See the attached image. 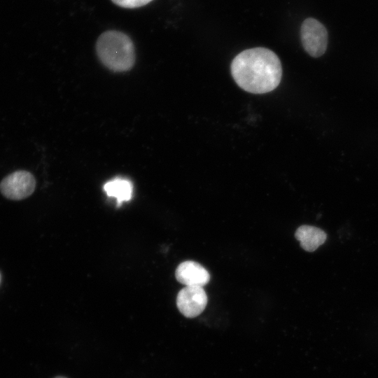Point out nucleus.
I'll list each match as a JSON object with an SVG mask.
<instances>
[{
	"label": "nucleus",
	"instance_id": "f257e3e1",
	"mask_svg": "<svg viewBox=\"0 0 378 378\" xmlns=\"http://www.w3.org/2000/svg\"><path fill=\"white\" fill-rule=\"evenodd\" d=\"M231 73L236 83L244 90L263 94L279 85L282 68L273 51L265 48H253L241 52L234 58Z\"/></svg>",
	"mask_w": 378,
	"mask_h": 378
},
{
	"label": "nucleus",
	"instance_id": "f03ea898",
	"mask_svg": "<svg viewBox=\"0 0 378 378\" xmlns=\"http://www.w3.org/2000/svg\"><path fill=\"white\" fill-rule=\"evenodd\" d=\"M95 50L99 61L112 71H127L134 65V45L130 37L122 31L107 30L103 32L97 40Z\"/></svg>",
	"mask_w": 378,
	"mask_h": 378
},
{
	"label": "nucleus",
	"instance_id": "7ed1b4c3",
	"mask_svg": "<svg viewBox=\"0 0 378 378\" xmlns=\"http://www.w3.org/2000/svg\"><path fill=\"white\" fill-rule=\"evenodd\" d=\"M301 41L305 51L313 57L323 55L328 46L326 28L317 20L305 19L300 28Z\"/></svg>",
	"mask_w": 378,
	"mask_h": 378
},
{
	"label": "nucleus",
	"instance_id": "20e7f679",
	"mask_svg": "<svg viewBox=\"0 0 378 378\" xmlns=\"http://www.w3.org/2000/svg\"><path fill=\"white\" fill-rule=\"evenodd\" d=\"M36 188V180L29 172L20 170L5 177L0 183L2 195L10 200H20L30 196Z\"/></svg>",
	"mask_w": 378,
	"mask_h": 378
},
{
	"label": "nucleus",
	"instance_id": "39448f33",
	"mask_svg": "<svg viewBox=\"0 0 378 378\" xmlns=\"http://www.w3.org/2000/svg\"><path fill=\"white\" fill-rule=\"evenodd\" d=\"M207 304V295L200 286H186L176 297V305L180 312L188 318L200 315Z\"/></svg>",
	"mask_w": 378,
	"mask_h": 378
},
{
	"label": "nucleus",
	"instance_id": "423d86ee",
	"mask_svg": "<svg viewBox=\"0 0 378 378\" xmlns=\"http://www.w3.org/2000/svg\"><path fill=\"white\" fill-rule=\"evenodd\" d=\"M176 280L186 286L203 287L210 280L209 272L200 264L192 260L181 262L176 268Z\"/></svg>",
	"mask_w": 378,
	"mask_h": 378
},
{
	"label": "nucleus",
	"instance_id": "0eeeda50",
	"mask_svg": "<svg viewBox=\"0 0 378 378\" xmlns=\"http://www.w3.org/2000/svg\"><path fill=\"white\" fill-rule=\"evenodd\" d=\"M295 237L300 241L301 247L309 252L316 250L327 239L323 230L311 225L300 226L295 231Z\"/></svg>",
	"mask_w": 378,
	"mask_h": 378
},
{
	"label": "nucleus",
	"instance_id": "6e6552de",
	"mask_svg": "<svg viewBox=\"0 0 378 378\" xmlns=\"http://www.w3.org/2000/svg\"><path fill=\"white\" fill-rule=\"evenodd\" d=\"M104 190L108 197H115L117 205L120 206L122 202L129 201L132 198L133 186L128 179L115 178L104 184Z\"/></svg>",
	"mask_w": 378,
	"mask_h": 378
},
{
	"label": "nucleus",
	"instance_id": "1a4fd4ad",
	"mask_svg": "<svg viewBox=\"0 0 378 378\" xmlns=\"http://www.w3.org/2000/svg\"><path fill=\"white\" fill-rule=\"evenodd\" d=\"M153 0H111L115 5L125 8H136L146 6Z\"/></svg>",
	"mask_w": 378,
	"mask_h": 378
},
{
	"label": "nucleus",
	"instance_id": "9d476101",
	"mask_svg": "<svg viewBox=\"0 0 378 378\" xmlns=\"http://www.w3.org/2000/svg\"><path fill=\"white\" fill-rule=\"evenodd\" d=\"M54 378H66V377H62V376H57V377H55Z\"/></svg>",
	"mask_w": 378,
	"mask_h": 378
}]
</instances>
